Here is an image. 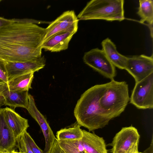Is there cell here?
<instances>
[{"instance_id": "cell-1", "label": "cell", "mask_w": 153, "mask_h": 153, "mask_svg": "<svg viewBox=\"0 0 153 153\" xmlns=\"http://www.w3.org/2000/svg\"><path fill=\"white\" fill-rule=\"evenodd\" d=\"M45 29L31 20L19 19L0 28V61L33 62L42 57Z\"/></svg>"}, {"instance_id": "cell-2", "label": "cell", "mask_w": 153, "mask_h": 153, "mask_svg": "<svg viewBox=\"0 0 153 153\" xmlns=\"http://www.w3.org/2000/svg\"><path fill=\"white\" fill-rule=\"evenodd\" d=\"M108 85L107 83L90 88L82 94L75 105L74 114L76 121L89 132L103 128L112 119L102 110L99 102Z\"/></svg>"}, {"instance_id": "cell-3", "label": "cell", "mask_w": 153, "mask_h": 153, "mask_svg": "<svg viewBox=\"0 0 153 153\" xmlns=\"http://www.w3.org/2000/svg\"><path fill=\"white\" fill-rule=\"evenodd\" d=\"M123 0H92L77 16L79 20L122 21L125 19Z\"/></svg>"}, {"instance_id": "cell-4", "label": "cell", "mask_w": 153, "mask_h": 153, "mask_svg": "<svg viewBox=\"0 0 153 153\" xmlns=\"http://www.w3.org/2000/svg\"><path fill=\"white\" fill-rule=\"evenodd\" d=\"M129 100L127 82L113 79L108 82L99 102L102 110L112 119L124 111Z\"/></svg>"}, {"instance_id": "cell-5", "label": "cell", "mask_w": 153, "mask_h": 153, "mask_svg": "<svg viewBox=\"0 0 153 153\" xmlns=\"http://www.w3.org/2000/svg\"><path fill=\"white\" fill-rule=\"evenodd\" d=\"M130 103L139 109L153 108V73L135 83L130 98Z\"/></svg>"}, {"instance_id": "cell-6", "label": "cell", "mask_w": 153, "mask_h": 153, "mask_svg": "<svg viewBox=\"0 0 153 153\" xmlns=\"http://www.w3.org/2000/svg\"><path fill=\"white\" fill-rule=\"evenodd\" d=\"M83 59L85 64L107 78L112 80L116 75L115 67L102 50L92 49L84 53Z\"/></svg>"}, {"instance_id": "cell-7", "label": "cell", "mask_w": 153, "mask_h": 153, "mask_svg": "<svg viewBox=\"0 0 153 153\" xmlns=\"http://www.w3.org/2000/svg\"><path fill=\"white\" fill-rule=\"evenodd\" d=\"M125 70L133 77L135 83L141 81L153 73V54L128 57Z\"/></svg>"}, {"instance_id": "cell-8", "label": "cell", "mask_w": 153, "mask_h": 153, "mask_svg": "<svg viewBox=\"0 0 153 153\" xmlns=\"http://www.w3.org/2000/svg\"><path fill=\"white\" fill-rule=\"evenodd\" d=\"M140 135L137 129L131 126L123 127L117 133L109 144L111 153H126L134 143H139Z\"/></svg>"}, {"instance_id": "cell-9", "label": "cell", "mask_w": 153, "mask_h": 153, "mask_svg": "<svg viewBox=\"0 0 153 153\" xmlns=\"http://www.w3.org/2000/svg\"><path fill=\"white\" fill-rule=\"evenodd\" d=\"M79 21L74 10L64 12L45 28L42 44L58 33L72 28H78Z\"/></svg>"}, {"instance_id": "cell-10", "label": "cell", "mask_w": 153, "mask_h": 153, "mask_svg": "<svg viewBox=\"0 0 153 153\" xmlns=\"http://www.w3.org/2000/svg\"><path fill=\"white\" fill-rule=\"evenodd\" d=\"M29 105L27 110L32 117L37 122L42 131L45 140L44 153H47L51 149L56 139L52 130L44 116L37 108L33 97L29 95Z\"/></svg>"}, {"instance_id": "cell-11", "label": "cell", "mask_w": 153, "mask_h": 153, "mask_svg": "<svg viewBox=\"0 0 153 153\" xmlns=\"http://www.w3.org/2000/svg\"><path fill=\"white\" fill-rule=\"evenodd\" d=\"M45 65L44 56L35 62L5 63L8 80L18 76L38 71L43 68Z\"/></svg>"}, {"instance_id": "cell-12", "label": "cell", "mask_w": 153, "mask_h": 153, "mask_svg": "<svg viewBox=\"0 0 153 153\" xmlns=\"http://www.w3.org/2000/svg\"><path fill=\"white\" fill-rule=\"evenodd\" d=\"M78 28H72L55 34L40 45L46 51L58 52L67 49L69 43Z\"/></svg>"}, {"instance_id": "cell-13", "label": "cell", "mask_w": 153, "mask_h": 153, "mask_svg": "<svg viewBox=\"0 0 153 153\" xmlns=\"http://www.w3.org/2000/svg\"><path fill=\"white\" fill-rule=\"evenodd\" d=\"M16 145V139L5 120L3 108H0V153L11 152Z\"/></svg>"}, {"instance_id": "cell-14", "label": "cell", "mask_w": 153, "mask_h": 153, "mask_svg": "<svg viewBox=\"0 0 153 153\" xmlns=\"http://www.w3.org/2000/svg\"><path fill=\"white\" fill-rule=\"evenodd\" d=\"M3 110L5 120L16 139L27 131L29 126L28 120L22 117L12 108L6 107Z\"/></svg>"}, {"instance_id": "cell-15", "label": "cell", "mask_w": 153, "mask_h": 153, "mask_svg": "<svg viewBox=\"0 0 153 153\" xmlns=\"http://www.w3.org/2000/svg\"><path fill=\"white\" fill-rule=\"evenodd\" d=\"M83 135L80 142L86 153H108L103 137L94 133L82 130Z\"/></svg>"}, {"instance_id": "cell-16", "label": "cell", "mask_w": 153, "mask_h": 153, "mask_svg": "<svg viewBox=\"0 0 153 153\" xmlns=\"http://www.w3.org/2000/svg\"><path fill=\"white\" fill-rule=\"evenodd\" d=\"M103 51L107 57L115 67L121 69H125L128 57L120 54L117 50L114 43L109 38L101 42Z\"/></svg>"}, {"instance_id": "cell-17", "label": "cell", "mask_w": 153, "mask_h": 153, "mask_svg": "<svg viewBox=\"0 0 153 153\" xmlns=\"http://www.w3.org/2000/svg\"><path fill=\"white\" fill-rule=\"evenodd\" d=\"M4 99V105L14 109L17 107L27 109L29 105L28 91H10L8 88L2 94Z\"/></svg>"}, {"instance_id": "cell-18", "label": "cell", "mask_w": 153, "mask_h": 153, "mask_svg": "<svg viewBox=\"0 0 153 153\" xmlns=\"http://www.w3.org/2000/svg\"><path fill=\"white\" fill-rule=\"evenodd\" d=\"M33 72L15 77L7 83L10 91H28L32 88L31 84L34 77Z\"/></svg>"}, {"instance_id": "cell-19", "label": "cell", "mask_w": 153, "mask_h": 153, "mask_svg": "<svg viewBox=\"0 0 153 153\" xmlns=\"http://www.w3.org/2000/svg\"><path fill=\"white\" fill-rule=\"evenodd\" d=\"M139 6L137 13L140 19V22L143 23L146 22L152 38L153 24V1L152 0H140Z\"/></svg>"}, {"instance_id": "cell-20", "label": "cell", "mask_w": 153, "mask_h": 153, "mask_svg": "<svg viewBox=\"0 0 153 153\" xmlns=\"http://www.w3.org/2000/svg\"><path fill=\"white\" fill-rule=\"evenodd\" d=\"M80 127L76 121L74 124L58 131L56 138L58 140H80L83 135Z\"/></svg>"}, {"instance_id": "cell-21", "label": "cell", "mask_w": 153, "mask_h": 153, "mask_svg": "<svg viewBox=\"0 0 153 153\" xmlns=\"http://www.w3.org/2000/svg\"><path fill=\"white\" fill-rule=\"evenodd\" d=\"M57 141L65 153H86L80 140Z\"/></svg>"}, {"instance_id": "cell-22", "label": "cell", "mask_w": 153, "mask_h": 153, "mask_svg": "<svg viewBox=\"0 0 153 153\" xmlns=\"http://www.w3.org/2000/svg\"><path fill=\"white\" fill-rule=\"evenodd\" d=\"M16 147L19 150V152L24 153H33L30 149L25 141L23 134L16 139Z\"/></svg>"}, {"instance_id": "cell-23", "label": "cell", "mask_w": 153, "mask_h": 153, "mask_svg": "<svg viewBox=\"0 0 153 153\" xmlns=\"http://www.w3.org/2000/svg\"><path fill=\"white\" fill-rule=\"evenodd\" d=\"M23 135L25 141L33 153H44L43 151L38 147L27 131L23 133Z\"/></svg>"}, {"instance_id": "cell-24", "label": "cell", "mask_w": 153, "mask_h": 153, "mask_svg": "<svg viewBox=\"0 0 153 153\" xmlns=\"http://www.w3.org/2000/svg\"><path fill=\"white\" fill-rule=\"evenodd\" d=\"M0 81L7 83L8 81L5 62L0 61Z\"/></svg>"}, {"instance_id": "cell-25", "label": "cell", "mask_w": 153, "mask_h": 153, "mask_svg": "<svg viewBox=\"0 0 153 153\" xmlns=\"http://www.w3.org/2000/svg\"><path fill=\"white\" fill-rule=\"evenodd\" d=\"M47 153H65V152L59 145L56 138L54 140L51 149Z\"/></svg>"}, {"instance_id": "cell-26", "label": "cell", "mask_w": 153, "mask_h": 153, "mask_svg": "<svg viewBox=\"0 0 153 153\" xmlns=\"http://www.w3.org/2000/svg\"><path fill=\"white\" fill-rule=\"evenodd\" d=\"M18 19H8L0 17V28L9 24L18 21Z\"/></svg>"}, {"instance_id": "cell-27", "label": "cell", "mask_w": 153, "mask_h": 153, "mask_svg": "<svg viewBox=\"0 0 153 153\" xmlns=\"http://www.w3.org/2000/svg\"><path fill=\"white\" fill-rule=\"evenodd\" d=\"M138 144L139 143L133 144L128 149L126 153H139Z\"/></svg>"}, {"instance_id": "cell-28", "label": "cell", "mask_w": 153, "mask_h": 153, "mask_svg": "<svg viewBox=\"0 0 153 153\" xmlns=\"http://www.w3.org/2000/svg\"><path fill=\"white\" fill-rule=\"evenodd\" d=\"M139 153H153V136L152 135L151 142L149 147L143 152Z\"/></svg>"}, {"instance_id": "cell-29", "label": "cell", "mask_w": 153, "mask_h": 153, "mask_svg": "<svg viewBox=\"0 0 153 153\" xmlns=\"http://www.w3.org/2000/svg\"><path fill=\"white\" fill-rule=\"evenodd\" d=\"M8 87L7 83H4L0 85V95H1L4 91L8 89Z\"/></svg>"}, {"instance_id": "cell-30", "label": "cell", "mask_w": 153, "mask_h": 153, "mask_svg": "<svg viewBox=\"0 0 153 153\" xmlns=\"http://www.w3.org/2000/svg\"><path fill=\"white\" fill-rule=\"evenodd\" d=\"M11 153H22L20 152H18L15 151L14 150H13L11 152Z\"/></svg>"}, {"instance_id": "cell-31", "label": "cell", "mask_w": 153, "mask_h": 153, "mask_svg": "<svg viewBox=\"0 0 153 153\" xmlns=\"http://www.w3.org/2000/svg\"><path fill=\"white\" fill-rule=\"evenodd\" d=\"M5 83V82H0V85L2 84H3V83Z\"/></svg>"}, {"instance_id": "cell-32", "label": "cell", "mask_w": 153, "mask_h": 153, "mask_svg": "<svg viewBox=\"0 0 153 153\" xmlns=\"http://www.w3.org/2000/svg\"><path fill=\"white\" fill-rule=\"evenodd\" d=\"M2 1V0H0V2Z\"/></svg>"}, {"instance_id": "cell-33", "label": "cell", "mask_w": 153, "mask_h": 153, "mask_svg": "<svg viewBox=\"0 0 153 153\" xmlns=\"http://www.w3.org/2000/svg\"><path fill=\"white\" fill-rule=\"evenodd\" d=\"M11 153V152H10V153Z\"/></svg>"}]
</instances>
